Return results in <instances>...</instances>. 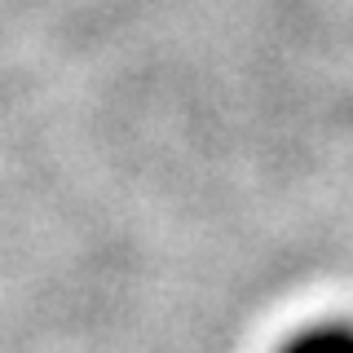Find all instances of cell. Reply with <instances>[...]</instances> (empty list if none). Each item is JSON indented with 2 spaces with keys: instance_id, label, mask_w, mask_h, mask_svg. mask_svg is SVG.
Instances as JSON below:
<instances>
[{
  "instance_id": "6da1fadb",
  "label": "cell",
  "mask_w": 353,
  "mask_h": 353,
  "mask_svg": "<svg viewBox=\"0 0 353 353\" xmlns=\"http://www.w3.org/2000/svg\"><path fill=\"white\" fill-rule=\"evenodd\" d=\"M283 353H353V327H314L296 336Z\"/></svg>"
}]
</instances>
